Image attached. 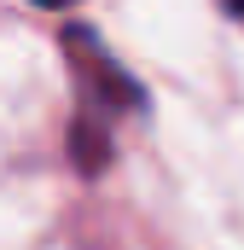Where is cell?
I'll list each match as a JSON object with an SVG mask.
<instances>
[{"instance_id": "6da1fadb", "label": "cell", "mask_w": 244, "mask_h": 250, "mask_svg": "<svg viewBox=\"0 0 244 250\" xmlns=\"http://www.w3.org/2000/svg\"><path fill=\"white\" fill-rule=\"evenodd\" d=\"M64 53H70V70L81 76V93H87L99 111H145L140 82L99 47V35H93L87 23H70V29H64Z\"/></svg>"}, {"instance_id": "7a4b0ae2", "label": "cell", "mask_w": 244, "mask_h": 250, "mask_svg": "<svg viewBox=\"0 0 244 250\" xmlns=\"http://www.w3.org/2000/svg\"><path fill=\"white\" fill-rule=\"evenodd\" d=\"M111 157H117L111 128L99 123V111H81V117L70 123V163H76L81 175H105V169H111Z\"/></svg>"}]
</instances>
